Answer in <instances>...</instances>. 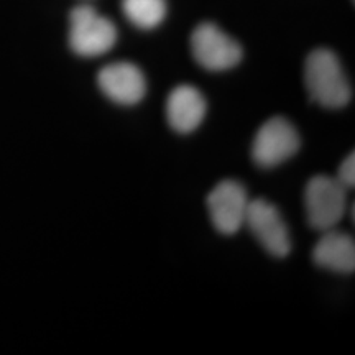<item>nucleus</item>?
Masks as SVG:
<instances>
[{
	"label": "nucleus",
	"mask_w": 355,
	"mask_h": 355,
	"mask_svg": "<svg viewBox=\"0 0 355 355\" xmlns=\"http://www.w3.org/2000/svg\"><path fill=\"white\" fill-rule=\"evenodd\" d=\"M191 53L207 71H227L241 63L242 46L214 24L198 25L191 35Z\"/></svg>",
	"instance_id": "20e7f679"
},
{
	"label": "nucleus",
	"mask_w": 355,
	"mask_h": 355,
	"mask_svg": "<svg viewBox=\"0 0 355 355\" xmlns=\"http://www.w3.org/2000/svg\"><path fill=\"white\" fill-rule=\"evenodd\" d=\"M117 42V28L94 7L79 6L69 15V46L83 58L102 56Z\"/></svg>",
	"instance_id": "f03ea898"
},
{
	"label": "nucleus",
	"mask_w": 355,
	"mask_h": 355,
	"mask_svg": "<svg viewBox=\"0 0 355 355\" xmlns=\"http://www.w3.org/2000/svg\"><path fill=\"white\" fill-rule=\"evenodd\" d=\"M314 263L336 273H354L355 242L352 235L329 229L324 230L313 250Z\"/></svg>",
	"instance_id": "9d476101"
},
{
	"label": "nucleus",
	"mask_w": 355,
	"mask_h": 355,
	"mask_svg": "<svg viewBox=\"0 0 355 355\" xmlns=\"http://www.w3.org/2000/svg\"><path fill=\"white\" fill-rule=\"evenodd\" d=\"M337 181L344 186L345 189H352L355 186V155L350 153L340 163L339 171H337Z\"/></svg>",
	"instance_id": "f8f14e48"
},
{
	"label": "nucleus",
	"mask_w": 355,
	"mask_h": 355,
	"mask_svg": "<svg viewBox=\"0 0 355 355\" xmlns=\"http://www.w3.org/2000/svg\"><path fill=\"white\" fill-rule=\"evenodd\" d=\"M304 86L311 99L326 109H343L352 99V87L339 58L326 48L306 58Z\"/></svg>",
	"instance_id": "f257e3e1"
},
{
	"label": "nucleus",
	"mask_w": 355,
	"mask_h": 355,
	"mask_svg": "<svg viewBox=\"0 0 355 355\" xmlns=\"http://www.w3.org/2000/svg\"><path fill=\"white\" fill-rule=\"evenodd\" d=\"M270 255L283 257L291 252V235L278 207L266 199H250L245 224Z\"/></svg>",
	"instance_id": "423d86ee"
},
{
	"label": "nucleus",
	"mask_w": 355,
	"mask_h": 355,
	"mask_svg": "<svg viewBox=\"0 0 355 355\" xmlns=\"http://www.w3.org/2000/svg\"><path fill=\"white\" fill-rule=\"evenodd\" d=\"M300 150V133L285 117L266 121L255 133L252 158L261 168H273L295 157Z\"/></svg>",
	"instance_id": "39448f33"
},
{
	"label": "nucleus",
	"mask_w": 355,
	"mask_h": 355,
	"mask_svg": "<svg viewBox=\"0 0 355 355\" xmlns=\"http://www.w3.org/2000/svg\"><path fill=\"white\" fill-rule=\"evenodd\" d=\"M207 104L198 87L181 84L170 92L166 101V121L178 133H191L206 117Z\"/></svg>",
	"instance_id": "1a4fd4ad"
},
{
	"label": "nucleus",
	"mask_w": 355,
	"mask_h": 355,
	"mask_svg": "<svg viewBox=\"0 0 355 355\" xmlns=\"http://www.w3.org/2000/svg\"><path fill=\"white\" fill-rule=\"evenodd\" d=\"M123 15L141 30H153L166 17V0H122Z\"/></svg>",
	"instance_id": "9b49d317"
},
{
	"label": "nucleus",
	"mask_w": 355,
	"mask_h": 355,
	"mask_svg": "<svg viewBox=\"0 0 355 355\" xmlns=\"http://www.w3.org/2000/svg\"><path fill=\"white\" fill-rule=\"evenodd\" d=\"M97 84L104 96L115 104L135 105L146 94V79L139 66L119 61L104 66L97 74Z\"/></svg>",
	"instance_id": "6e6552de"
},
{
	"label": "nucleus",
	"mask_w": 355,
	"mask_h": 355,
	"mask_svg": "<svg viewBox=\"0 0 355 355\" xmlns=\"http://www.w3.org/2000/svg\"><path fill=\"white\" fill-rule=\"evenodd\" d=\"M304 207L311 227L319 232L334 229L347 212V189L332 176L311 178L304 189Z\"/></svg>",
	"instance_id": "7ed1b4c3"
},
{
	"label": "nucleus",
	"mask_w": 355,
	"mask_h": 355,
	"mask_svg": "<svg viewBox=\"0 0 355 355\" xmlns=\"http://www.w3.org/2000/svg\"><path fill=\"white\" fill-rule=\"evenodd\" d=\"M248 194L242 183L224 180L214 186L207 196V211L216 230L224 235H234L243 227L248 211Z\"/></svg>",
	"instance_id": "0eeeda50"
}]
</instances>
